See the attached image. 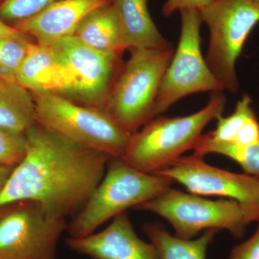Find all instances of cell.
<instances>
[{"label":"cell","mask_w":259,"mask_h":259,"mask_svg":"<svg viewBox=\"0 0 259 259\" xmlns=\"http://www.w3.org/2000/svg\"><path fill=\"white\" fill-rule=\"evenodd\" d=\"M26 152L0 192V207L33 201L56 217L73 218L101 182L111 157L81 147L35 122Z\"/></svg>","instance_id":"1"},{"label":"cell","mask_w":259,"mask_h":259,"mask_svg":"<svg viewBox=\"0 0 259 259\" xmlns=\"http://www.w3.org/2000/svg\"><path fill=\"white\" fill-rule=\"evenodd\" d=\"M226 104L222 92H216L205 107L193 114L155 117L131 136L121 159L146 173L161 171L194 149L204 127L223 115Z\"/></svg>","instance_id":"2"},{"label":"cell","mask_w":259,"mask_h":259,"mask_svg":"<svg viewBox=\"0 0 259 259\" xmlns=\"http://www.w3.org/2000/svg\"><path fill=\"white\" fill-rule=\"evenodd\" d=\"M172 183L168 177L140 171L120 158H112L101 182L66 231L71 238L88 236L121 213L157 197Z\"/></svg>","instance_id":"3"},{"label":"cell","mask_w":259,"mask_h":259,"mask_svg":"<svg viewBox=\"0 0 259 259\" xmlns=\"http://www.w3.org/2000/svg\"><path fill=\"white\" fill-rule=\"evenodd\" d=\"M35 122L74 144L121 158L132 135L105 110L76 103L55 94H34Z\"/></svg>","instance_id":"4"},{"label":"cell","mask_w":259,"mask_h":259,"mask_svg":"<svg viewBox=\"0 0 259 259\" xmlns=\"http://www.w3.org/2000/svg\"><path fill=\"white\" fill-rule=\"evenodd\" d=\"M136 209L164 218L173 227L175 235L184 239H192L200 232L209 230H225L241 238L250 223L259 221L256 207L233 199L211 200L171 187Z\"/></svg>","instance_id":"5"},{"label":"cell","mask_w":259,"mask_h":259,"mask_svg":"<svg viewBox=\"0 0 259 259\" xmlns=\"http://www.w3.org/2000/svg\"><path fill=\"white\" fill-rule=\"evenodd\" d=\"M107 100L105 110L129 134L153 120L163 75L175 50L132 49Z\"/></svg>","instance_id":"6"},{"label":"cell","mask_w":259,"mask_h":259,"mask_svg":"<svg viewBox=\"0 0 259 259\" xmlns=\"http://www.w3.org/2000/svg\"><path fill=\"white\" fill-rule=\"evenodd\" d=\"M199 12L210 35L206 62L224 90L236 93L237 60L259 23V4L253 0H214Z\"/></svg>","instance_id":"7"},{"label":"cell","mask_w":259,"mask_h":259,"mask_svg":"<svg viewBox=\"0 0 259 259\" xmlns=\"http://www.w3.org/2000/svg\"><path fill=\"white\" fill-rule=\"evenodd\" d=\"M180 12V42L162 79L153 108V119L187 95L224 90L202 56L200 28L203 22L200 12L196 9Z\"/></svg>","instance_id":"8"},{"label":"cell","mask_w":259,"mask_h":259,"mask_svg":"<svg viewBox=\"0 0 259 259\" xmlns=\"http://www.w3.org/2000/svg\"><path fill=\"white\" fill-rule=\"evenodd\" d=\"M67 226L66 219L33 201L1 206L0 259H56L58 241Z\"/></svg>","instance_id":"9"},{"label":"cell","mask_w":259,"mask_h":259,"mask_svg":"<svg viewBox=\"0 0 259 259\" xmlns=\"http://www.w3.org/2000/svg\"><path fill=\"white\" fill-rule=\"evenodd\" d=\"M204 155L194 152L181 156L170 166L155 174L168 177L199 196H218L259 208V179L211 166Z\"/></svg>","instance_id":"10"},{"label":"cell","mask_w":259,"mask_h":259,"mask_svg":"<svg viewBox=\"0 0 259 259\" xmlns=\"http://www.w3.org/2000/svg\"><path fill=\"white\" fill-rule=\"evenodd\" d=\"M50 45L59 51L74 76V97L83 105L105 110L121 70H117L120 54L97 50L74 35Z\"/></svg>","instance_id":"11"},{"label":"cell","mask_w":259,"mask_h":259,"mask_svg":"<svg viewBox=\"0 0 259 259\" xmlns=\"http://www.w3.org/2000/svg\"><path fill=\"white\" fill-rule=\"evenodd\" d=\"M71 250L93 259H161L151 242L137 236L127 212L112 219L103 231L80 238L69 237Z\"/></svg>","instance_id":"12"},{"label":"cell","mask_w":259,"mask_h":259,"mask_svg":"<svg viewBox=\"0 0 259 259\" xmlns=\"http://www.w3.org/2000/svg\"><path fill=\"white\" fill-rule=\"evenodd\" d=\"M15 79L34 94L74 96V76L54 46L30 42Z\"/></svg>","instance_id":"13"},{"label":"cell","mask_w":259,"mask_h":259,"mask_svg":"<svg viewBox=\"0 0 259 259\" xmlns=\"http://www.w3.org/2000/svg\"><path fill=\"white\" fill-rule=\"evenodd\" d=\"M112 0H61L13 27L37 44L50 45L74 35L83 19Z\"/></svg>","instance_id":"14"},{"label":"cell","mask_w":259,"mask_h":259,"mask_svg":"<svg viewBox=\"0 0 259 259\" xmlns=\"http://www.w3.org/2000/svg\"><path fill=\"white\" fill-rule=\"evenodd\" d=\"M125 49H173L151 18L147 0H112Z\"/></svg>","instance_id":"15"},{"label":"cell","mask_w":259,"mask_h":259,"mask_svg":"<svg viewBox=\"0 0 259 259\" xmlns=\"http://www.w3.org/2000/svg\"><path fill=\"white\" fill-rule=\"evenodd\" d=\"M217 120L216 128L203 135L204 139L241 148L258 142L259 122L249 95L245 94L242 97L231 115L226 117L220 116Z\"/></svg>","instance_id":"16"},{"label":"cell","mask_w":259,"mask_h":259,"mask_svg":"<svg viewBox=\"0 0 259 259\" xmlns=\"http://www.w3.org/2000/svg\"><path fill=\"white\" fill-rule=\"evenodd\" d=\"M35 123L32 94L16 79L0 76V127L25 134Z\"/></svg>","instance_id":"17"},{"label":"cell","mask_w":259,"mask_h":259,"mask_svg":"<svg viewBox=\"0 0 259 259\" xmlns=\"http://www.w3.org/2000/svg\"><path fill=\"white\" fill-rule=\"evenodd\" d=\"M74 35L87 45L103 52L121 54L125 50L112 3L89 14Z\"/></svg>","instance_id":"18"},{"label":"cell","mask_w":259,"mask_h":259,"mask_svg":"<svg viewBox=\"0 0 259 259\" xmlns=\"http://www.w3.org/2000/svg\"><path fill=\"white\" fill-rule=\"evenodd\" d=\"M144 231L161 259H207V249L218 233L215 230H209L199 238L184 239L173 236L158 222L145 225Z\"/></svg>","instance_id":"19"},{"label":"cell","mask_w":259,"mask_h":259,"mask_svg":"<svg viewBox=\"0 0 259 259\" xmlns=\"http://www.w3.org/2000/svg\"><path fill=\"white\" fill-rule=\"evenodd\" d=\"M194 151L204 156L208 153L223 155L238 163L245 174L259 179V141L253 146L240 148L231 145L212 142L204 139L202 135Z\"/></svg>","instance_id":"20"},{"label":"cell","mask_w":259,"mask_h":259,"mask_svg":"<svg viewBox=\"0 0 259 259\" xmlns=\"http://www.w3.org/2000/svg\"><path fill=\"white\" fill-rule=\"evenodd\" d=\"M30 42V39L0 37V76L15 79Z\"/></svg>","instance_id":"21"},{"label":"cell","mask_w":259,"mask_h":259,"mask_svg":"<svg viewBox=\"0 0 259 259\" xmlns=\"http://www.w3.org/2000/svg\"><path fill=\"white\" fill-rule=\"evenodd\" d=\"M61 0H5L0 5V20L16 23L41 13Z\"/></svg>","instance_id":"22"},{"label":"cell","mask_w":259,"mask_h":259,"mask_svg":"<svg viewBox=\"0 0 259 259\" xmlns=\"http://www.w3.org/2000/svg\"><path fill=\"white\" fill-rule=\"evenodd\" d=\"M26 148L25 134L0 127V165L17 166L25 156Z\"/></svg>","instance_id":"23"},{"label":"cell","mask_w":259,"mask_h":259,"mask_svg":"<svg viewBox=\"0 0 259 259\" xmlns=\"http://www.w3.org/2000/svg\"><path fill=\"white\" fill-rule=\"evenodd\" d=\"M253 236L231 250L228 259H259V221Z\"/></svg>","instance_id":"24"},{"label":"cell","mask_w":259,"mask_h":259,"mask_svg":"<svg viewBox=\"0 0 259 259\" xmlns=\"http://www.w3.org/2000/svg\"><path fill=\"white\" fill-rule=\"evenodd\" d=\"M214 0H166L162 7L163 16L169 17L176 11L182 10H201Z\"/></svg>","instance_id":"25"},{"label":"cell","mask_w":259,"mask_h":259,"mask_svg":"<svg viewBox=\"0 0 259 259\" xmlns=\"http://www.w3.org/2000/svg\"><path fill=\"white\" fill-rule=\"evenodd\" d=\"M0 37H16L20 39H30L23 32L19 31L13 26H10L9 24L4 23L0 20Z\"/></svg>","instance_id":"26"},{"label":"cell","mask_w":259,"mask_h":259,"mask_svg":"<svg viewBox=\"0 0 259 259\" xmlns=\"http://www.w3.org/2000/svg\"><path fill=\"white\" fill-rule=\"evenodd\" d=\"M15 166H2L0 165V192L8 180Z\"/></svg>","instance_id":"27"},{"label":"cell","mask_w":259,"mask_h":259,"mask_svg":"<svg viewBox=\"0 0 259 259\" xmlns=\"http://www.w3.org/2000/svg\"><path fill=\"white\" fill-rule=\"evenodd\" d=\"M5 1V0H0V5L3 4V3H4Z\"/></svg>","instance_id":"28"},{"label":"cell","mask_w":259,"mask_h":259,"mask_svg":"<svg viewBox=\"0 0 259 259\" xmlns=\"http://www.w3.org/2000/svg\"><path fill=\"white\" fill-rule=\"evenodd\" d=\"M253 1L255 2V3H258L259 4V0H253Z\"/></svg>","instance_id":"29"}]
</instances>
